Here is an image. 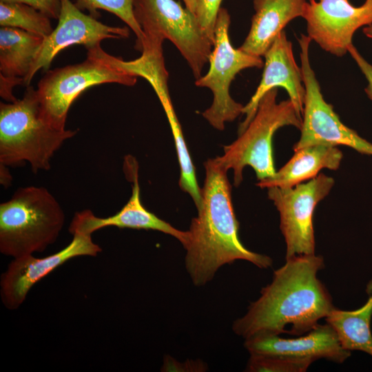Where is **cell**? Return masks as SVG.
Listing matches in <instances>:
<instances>
[{"instance_id":"cell-27","label":"cell","mask_w":372,"mask_h":372,"mask_svg":"<svg viewBox=\"0 0 372 372\" xmlns=\"http://www.w3.org/2000/svg\"><path fill=\"white\" fill-rule=\"evenodd\" d=\"M348 52L364 75L368 83L364 90L368 97L372 101V65L366 61L353 44L349 47Z\"/></svg>"},{"instance_id":"cell-21","label":"cell","mask_w":372,"mask_h":372,"mask_svg":"<svg viewBox=\"0 0 372 372\" xmlns=\"http://www.w3.org/2000/svg\"><path fill=\"white\" fill-rule=\"evenodd\" d=\"M50 18L22 3L0 1V25L19 28L45 38L53 29Z\"/></svg>"},{"instance_id":"cell-26","label":"cell","mask_w":372,"mask_h":372,"mask_svg":"<svg viewBox=\"0 0 372 372\" xmlns=\"http://www.w3.org/2000/svg\"><path fill=\"white\" fill-rule=\"evenodd\" d=\"M0 1L29 5L53 19H58L61 7V0H0Z\"/></svg>"},{"instance_id":"cell-12","label":"cell","mask_w":372,"mask_h":372,"mask_svg":"<svg viewBox=\"0 0 372 372\" xmlns=\"http://www.w3.org/2000/svg\"><path fill=\"white\" fill-rule=\"evenodd\" d=\"M311 41L334 56H343L354 33L372 24V0L358 7L349 0H309L302 17Z\"/></svg>"},{"instance_id":"cell-1","label":"cell","mask_w":372,"mask_h":372,"mask_svg":"<svg viewBox=\"0 0 372 372\" xmlns=\"http://www.w3.org/2000/svg\"><path fill=\"white\" fill-rule=\"evenodd\" d=\"M324 267L323 258L315 254L286 259L247 313L234 322V332L246 340L281 333L298 336L314 329L334 308L331 295L317 278Z\"/></svg>"},{"instance_id":"cell-25","label":"cell","mask_w":372,"mask_h":372,"mask_svg":"<svg viewBox=\"0 0 372 372\" xmlns=\"http://www.w3.org/2000/svg\"><path fill=\"white\" fill-rule=\"evenodd\" d=\"M207 364L200 360H187L186 362H178L170 355L164 357L161 371H205Z\"/></svg>"},{"instance_id":"cell-23","label":"cell","mask_w":372,"mask_h":372,"mask_svg":"<svg viewBox=\"0 0 372 372\" xmlns=\"http://www.w3.org/2000/svg\"><path fill=\"white\" fill-rule=\"evenodd\" d=\"M312 362H313L310 360L251 355L245 371L249 372H304Z\"/></svg>"},{"instance_id":"cell-3","label":"cell","mask_w":372,"mask_h":372,"mask_svg":"<svg viewBox=\"0 0 372 372\" xmlns=\"http://www.w3.org/2000/svg\"><path fill=\"white\" fill-rule=\"evenodd\" d=\"M77 130H59L41 115L37 90L29 85L21 99L0 103V165L28 163L32 171L48 170L55 152Z\"/></svg>"},{"instance_id":"cell-18","label":"cell","mask_w":372,"mask_h":372,"mask_svg":"<svg viewBox=\"0 0 372 372\" xmlns=\"http://www.w3.org/2000/svg\"><path fill=\"white\" fill-rule=\"evenodd\" d=\"M342 159L336 146L316 145L294 149L291 159L271 177L258 180L261 188L292 187L318 175L322 169L336 170Z\"/></svg>"},{"instance_id":"cell-2","label":"cell","mask_w":372,"mask_h":372,"mask_svg":"<svg viewBox=\"0 0 372 372\" xmlns=\"http://www.w3.org/2000/svg\"><path fill=\"white\" fill-rule=\"evenodd\" d=\"M205 178L201 203L188 232L185 264L193 284L203 287L211 281L222 266L238 260L260 269L271 266L272 259L249 250L238 236L239 223L232 200L227 171L214 158L204 163Z\"/></svg>"},{"instance_id":"cell-11","label":"cell","mask_w":372,"mask_h":372,"mask_svg":"<svg viewBox=\"0 0 372 372\" xmlns=\"http://www.w3.org/2000/svg\"><path fill=\"white\" fill-rule=\"evenodd\" d=\"M61 7L58 24L52 33L44 38L34 59L23 85L29 86L36 73L48 70L52 61L62 50L71 45H83L87 50L101 45L106 39L127 38V26H111L86 14L71 0H61Z\"/></svg>"},{"instance_id":"cell-8","label":"cell","mask_w":372,"mask_h":372,"mask_svg":"<svg viewBox=\"0 0 372 372\" xmlns=\"http://www.w3.org/2000/svg\"><path fill=\"white\" fill-rule=\"evenodd\" d=\"M230 21L227 10L220 8L216 22L209 70L195 82L197 87H207L211 91L212 103L202 115L213 127L220 131L225 129L226 123L234 121L242 114L244 105L234 101L229 93L232 81L243 70L261 68L264 65L262 57L233 47L229 36Z\"/></svg>"},{"instance_id":"cell-14","label":"cell","mask_w":372,"mask_h":372,"mask_svg":"<svg viewBox=\"0 0 372 372\" xmlns=\"http://www.w3.org/2000/svg\"><path fill=\"white\" fill-rule=\"evenodd\" d=\"M123 169L127 178L132 182V195L127 203L114 215L106 218L96 216L90 209L74 214L69 232L92 235L106 227L158 231L176 238L184 246L188 240L187 231H181L148 211L141 199L138 183V165L130 155L124 159Z\"/></svg>"},{"instance_id":"cell-30","label":"cell","mask_w":372,"mask_h":372,"mask_svg":"<svg viewBox=\"0 0 372 372\" xmlns=\"http://www.w3.org/2000/svg\"><path fill=\"white\" fill-rule=\"evenodd\" d=\"M363 33L369 38L372 39V24L363 28Z\"/></svg>"},{"instance_id":"cell-7","label":"cell","mask_w":372,"mask_h":372,"mask_svg":"<svg viewBox=\"0 0 372 372\" xmlns=\"http://www.w3.org/2000/svg\"><path fill=\"white\" fill-rule=\"evenodd\" d=\"M134 14L144 35L141 51L163 45L168 39L186 60L195 79L202 76L213 43L194 14L175 0H134Z\"/></svg>"},{"instance_id":"cell-24","label":"cell","mask_w":372,"mask_h":372,"mask_svg":"<svg viewBox=\"0 0 372 372\" xmlns=\"http://www.w3.org/2000/svg\"><path fill=\"white\" fill-rule=\"evenodd\" d=\"M223 0H197L196 19L203 32L214 45L217 16Z\"/></svg>"},{"instance_id":"cell-15","label":"cell","mask_w":372,"mask_h":372,"mask_svg":"<svg viewBox=\"0 0 372 372\" xmlns=\"http://www.w3.org/2000/svg\"><path fill=\"white\" fill-rule=\"evenodd\" d=\"M264 69L261 80L250 100L244 105V121L239 125L241 133L254 118L261 98L273 88L282 87L302 118L306 90L300 67L294 59L291 42L286 32L282 31L264 55Z\"/></svg>"},{"instance_id":"cell-20","label":"cell","mask_w":372,"mask_h":372,"mask_svg":"<svg viewBox=\"0 0 372 372\" xmlns=\"http://www.w3.org/2000/svg\"><path fill=\"white\" fill-rule=\"evenodd\" d=\"M368 289L369 298L362 307L353 311L334 307L325 319L344 349L360 351L372 356V289L369 286Z\"/></svg>"},{"instance_id":"cell-5","label":"cell","mask_w":372,"mask_h":372,"mask_svg":"<svg viewBox=\"0 0 372 372\" xmlns=\"http://www.w3.org/2000/svg\"><path fill=\"white\" fill-rule=\"evenodd\" d=\"M87 50L83 62L48 70L37 84L41 115L56 130H65L71 105L87 88L110 83L133 86L137 81L138 76L121 65L122 58L101 45Z\"/></svg>"},{"instance_id":"cell-16","label":"cell","mask_w":372,"mask_h":372,"mask_svg":"<svg viewBox=\"0 0 372 372\" xmlns=\"http://www.w3.org/2000/svg\"><path fill=\"white\" fill-rule=\"evenodd\" d=\"M245 347L250 355H275L294 359H318L341 364L351 355L344 349L333 328L327 323L318 324L306 335L283 338L279 335H257L245 340Z\"/></svg>"},{"instance_id":"cell-4","label":"cell","mask_w":372,"mask_h":372,"mask_svg":"<svg viewBox=\"0 0 372 372\" xmlns=\"http://www.w3.org/2000/svg\"><path fill=\"white\" fill-rule=\"evenodd\" d=\"M64 211L45 187L17 189L0 205V251L17 258L42 252L59 238Z\"/></svg>"},{"instance_id":"cell-13","label":"cell","mask_w":372,"mask_h":372,"mask_svg":"<svg viewBox=\"0 0 372 372\" xmlns=\"http://www.w3.org/2000/svg\"><path fill=\"white\" fill-rule=\"evenodd\" d=\"M72 236L65 247L46 257L28 255L13 258L0 279L1 299L8 309H18L35 284L68 260L79 256H96L102 251L92 235L74 233Z\"/></svg>"},{"instance_id":"cell-9","label":"cell","mask_w":372,"mask_h":372,"mask_svg":"<svg viewBox=\"0 0 372 372\" xmlns=\"http://www.w3.org/2000/svg\"><path fill=\"white\" fill-rule=\"evenodd\" d=\"M300 59L306 94L300 128V137L293 149L307 146L345 145L362 154L372 156V144L348 127L323 98L320 85L309 59L311 38L301 34L298 38Z\"/></svg>"},{"instance_id":"cell-17","label":"cell","mask_w":372,"mask_h":372,"mask_svg":"<svg viewBox=\"0 0 372 372\" xmlns=\"http://www.w3.org/2000/svg\"><path fill=\"white\" fill-rule=\"evenodd\" d=\"M306 0H253L255 14L249 33L239 48L264 56L277 36L293 19L303 17Z\"/></svg>"},{"instance_id":"cell-19","label":"cell","mask_w":372,"mask_h":372,"mask_svg":"<svg viewBox=\"0 0 372 372\" xmlns=\"http://www.w3.org/2000/svg\"><path fill=\"white\" fill-rule=\"evenodd\" d=\"M43 39L41 36L19 28L1 27V81L15 86L23 85Z\"/></svg>"},{"instance_id":"cell-29","label":"cell","mask_w":372,"mask_h":372,"mask_svg":"<svg viewBox=\"0 0 372 372\" xmlns=\"http://www.w3.org/2000/svg\"><path fill=\"white\" fill-rule=\"evenodd\" d=\"M187 8L193 14H195L197 0H183Z\"/></svg>"},{"instance_id":"cell-22","label":"cell","mask_w":372,"mask_h":372,"mask_svg":"<svg viewBox=\"0 0 372 372\" xmlns=\"http://www.w3.org/2000/svg\"><path fill=\"white\" fill-rule=\"evenodd\" d=\"M75 5L81 10H87L92 17H100L99 10L110 12L128 25L136 37L135 48L141 51L144 41L143 32L134 14V0H76Z\"/></svg>"},{"instance_id":"cell-6","label":"cell","mask_w":372,"mask_h":372,"mask_svg":"<svg viewBox=\"0 0 372 372\" xmlns=\"http://www.w3.org/2000/svg\"><path fill=\"white\" fill-rule=\"evenodd\" d=\"M278 90L273 88L265 94L247 127L238 134L236 140L224 147L222 156L215 158L227 171L233 170L236 187L242 183L246 166L254 169L258 180L273 176L276 172L272 151L274 134L284 126L301 128L302 118L291 101H277Z\"/></svg>"},{"instance_id":"cell-10","label":"cell","mask_w":372,"mask_h":372,"mask_svg":"<svg viewBox=\"0 0 372 372\" xmlns=\"http://www.w3.org/2000/svg\"><path fill=\"white\" fill-rule=\"evenodd\" d=\"M335 181L320 174L292 187L268 188V198L280 215V229L286 243V259L315 254L313 216L316 205L330 192Z\"/></svg>"},{"instance_id":"cell-28","label":"cell","mask_w":372,"mask_h":372,"mask_svg":"<svg viewBox=\"0 0 372 372\" xmlns=\"http://www.w3.org/2000/svg\"><path fill=\"white\" fill-rule=\"evenodd\" d=\"M8 166L0 165V180L3 187H9L12 183V176Z\"/></svg>"}]
</instances>
